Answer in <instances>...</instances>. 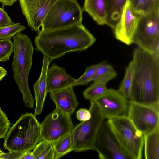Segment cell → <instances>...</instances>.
<instances>
[{"instance_id": "cell-1", "label": "cell", "mask_w": 159, "mask_h": 159, "mask_svg": "<svg viewBox=\"0 0 159 159\" xmlns=\"http://www.w3.org/2000/svg\"><path fill=\"white\" fill-rule=\"evenodd\" d=\"M133 72L130 99L159 112V57L139 47L133 52Z\"/></svg>"}, {"instance_id": "cell-2", "label": "cell", "mask_w": 159, "mask_h": 159, "mask_svg": "<svg viewBox=\"0 0 159 159\" xmlns=\"http://www.w3.org/2000/svg\"><path fill=\"white\" fill-rule=\"evenodd\" d=\"M96 41L94 36L80 23L51 30H39L34 43L35 49L51 61L68 52L84 51Z\"/></svg>"}, {"instance_id": "cell-3", "label": "cell", "mask_w": 159, "mask_h": 159, "mask_svg": "<svg viewBox=\"0 0 159 159\" xmlns=\"http://www.w3.org/2000/svg\"><path fill=\"white\" fill-rule=\"evenodd\" d=\"M13 77L22 94L24 103L27 107L34 108V99L29 88L28 78L32 65L34 48L30 37L21 32L13 37Z\"/></svg>"}, {"instance_id": "cell-4", "label": "cell", "mask_w": 159, "mask_h": 159, "mask_svg": "<svg viewBox=\"0 0 159 159\" xmlns=\"http://www.w3.org/2000/svg\"><path fill=\"white\" fill-rule=\"evenodd\" d=\"M40 124L34 114L27 112L10 127L4 138V148L11 152L31 151L40 140Z\"/></svg>"}, {"instance_id": "cell-5", "label": "cell", "mask_w": 159, "mask_h": 159, "mask_svg": "<svg viewBox=\"0 0 159 159\" xmlns=\"http://www.w3.org/2000/svg\"><path fill=\"white\" fill-rule=\"evenodd\" d=\"M107 122L120 145L130 159L142 158L144 135L128 117H115Z\"/></svg>"}, {"instance_id": "cell-6", "label": "cell", "mask_w": 159, "mask_h": 159, "mask_svg": "<svg viewBox=\"0 0 159 159\" xmlns=\"http://www.w3.org/2000/svg\"><path fill=\"white\" fill-rule=\"evenodd\" d=\"M83 12L77 1L57 0L43 21L41 30H53L82 23Z\"/></svg>"}, {"instance_id": "cell-7", "label": "cell", "mask_w": 159, "mask_h": 159, "mask_svg": "<svg viewBox=\"0 0 159 159\" xmlns=\"http://www.w3.org/2000/svg\"><path fill=\"white\" fill-rule=\"evenodd\" d=\"M90 102V118L74 127L70 132L75 151L93 150L97 133L105 119L95 101Z\"/></svg>"}, {"instance_id": "cell-8", "label": "cell", "mask_w": 159, "mask_h": 159, "mask_svg": "<svg viewBox=\"0 0 159 159\" xmlns=\"http://www.w3.org/2000/svg\"><path fill=\"white\" fill-rule=\"evenodd\" d=\"M159 40V9L140 16L133 39V43L151 52Z\"/></svg>"}, {"instance_id": "cell-9", "label": "cell", "mask_w": 159, "mask_h": 159, "mask_svg": "<svg viewBox=\"0 0 159 159\" xmlns=\"http://www.w3.org/2000/svg\"><path fill=\"white\" fill-rule=\"evenodd\" d=\"M41 125L40 140L54 142L70 133L74 126L71 116L56 108L48 115Z\"/></svg>"}, {"instance_id": "cell-10", "label": "cell", "mask_w": 159, "mask_h": 159, "mask_svg": "<svg viewBox=\"0 0 159 159\" xmlns=\"http://www.w3.org/2000/svg\"><path fill=\"white\" fill-rule=\"evenodd\" d=\"M93 150L101 159H130L120 145L107 121L100 126L93 145Z\"/></svg>"}, {"instance_id": "cell-11", "label": "cell", "mask_w": 159, "mask_h": 159, "mask_svg": "<svg viewBox=\"0 0 159 159\" xmlns=\"http://www.w3.org/2000/svg\"><path fill=\"white\" fill-rule=\"evenodd\" d=\"M93 101L105 119L128 117L130 101L118 90L107 89L103 94Z\"/></svg>"}, {"instance_id": "cell-12", "label": "cell", "mask_w": 159, "mask_h": 159, "mask_svg": "<svg viewBox=\"0 0 159 159\" xmlns=\"http://www.w3.org/2000/svg\"><path fill=\"white\" fill-rule=\"evenodd\" d=\"M129 101L128 117L138 130L144 135L159 126V112L150 107Z\"/></svg>"}, {"instance_id": "cell-13", "label": "cell", "mask_w": 159, "mask_h": 159, "mask_svg": "<svg viewBox=\"0 0 159 159\" xmlns=\"http://www.w3.org/2000/svg\"><path fill=\"white\" fill-rule=\"evenodd\" d=\"M140 16L134 12L131 0H126L120 18L113 29L116 38L127 45L133 43Z\"/></svg>"}, {"instance_id": "cell-14", "label": "cell", "mask_w": 159, "mask_h": 159, "mask_svg": "<svg viewBox=\"0 0 159 159\" xmlns=\"http://www.w3.org/2000/svg\"><path fill=\"white\" fill-rule=\"evenodd\" d=\"M57 0H19L29 27L38 31L49 11Z\"/></svg>"}, {"instance_id": "cell-15", "label": "cell", "mask_w": 159, "mask_h": 159, "mask_svg": "<svg viewBox=\"0 0 159 159\" xmlns=\"http://www.w3.org/2000/svg\"><path fill=\"white\" fill-rule=\"evenodd\" d=\"M73 87L70 86L50 92V98L55 103L56 108L70 116L74 112L78 105Z\"/></svg>"}, {"instance_id": "cell-16", "label": "cell", "mask_w": 159, "mask_h": 159, "mask_svg": "<svg viewBox=\"0 0 159 159\" xmlns=\"http://www.w3.org/2000/svg\"><path fill=\"white\" fill-rule=\"evenodd\" d=\"M76 79L66 73L64 68L53 64L48 67L46 75L47 92L73 86Z\"/></svg>"}, {"instance_id": "cell-17", "label": "cell", "mask_w": 159, "mask_h": 159, "mask_svg": "<svg viewBox=\"0 0 159 159\" xmlns=\"http://www.w3.org/2000/svg\"><path fill=\"white\" fill-rule=\"evenodd\" d=\"M51 61L43 56L42 70L40 76L33 85L35 93L36 107L34 115L36 116L41 114L47 93L46 75Z\"/></svg>"}, {"instance_id": "cell-18", "label": "cell", "mask_w": 159, "mask_h": 159, "mask_svg": "<svg viewBox=\"0 0 159 159\" xmlns=\"http://www.w3.org/2000/svg\"><path fill=\"white\" fill-rule=\"evenodd\" d=\"M82 9L98 25L106 24L108 12L106 0H84Z\"/></svg>"}, {"instance_id": "cell-19", "label": "cell", "mask_w": 159, "mask_h": 159, "mask_svg": "<svg viewBox=\"0 0 159 159\" xmlns=\"http://www.w3.org/2000/svg\"><path fill=\"white\" fill-rule=\"evenodd\" d=\"M144 156L146 159H159V126L144 135Z\"/></svg>"}, {"instance_id": "cell-20", "label": "cell", "mask_w": 159, "mask_h": 159, "mask_svg": "<svg viewBox=\"0 0 159 159\" xmlns=\"http://www.w3.org/2000/svg\"><path fill=\"white\" fill-rule=\"evenodd\" d=\"M126 0H106L107 9L106 25L113 29L119 20L123 7Z\"/></svg>"}, {"instance_id": "cell-21", "label": "cell", "mask_w": 159, "mask_h": 159, "mask_svg": "<svg viewBox=\"0 0 159 159\" xmlns=\"http://www.w3.org/2000/svg\"><path fill=\"white\" fill-rule=\"evenodd\" d=\"M52 143L54 153L53 159H58L73 151L72 139L70 133Z\"/></svg>"}, {"instance_id": "cell-22", "label": "cell", "mask_w": 159, "mask_h": 159, "mask_svg": "<svg viewBox=\"0 0 159 159\" xmlns=\"http://www.w3.org/2000/svg\"><path fill=\"white\" fill-rule=\"evenodd\" d=\"M117 74L113 67L105 61L102 62L91 81H97L105 84L116 77Z\"/></svg>"}, {"instance_id": "cell-23", "label": "cell", "mask_w": 159, "mask_h": 159, "mask_svg": "<svg viewBox=\"0 0 159 159\" xmlns=\"http://www.w3.org/2000/svg\"><path fill=\"white\" fill-rule=\"evenodd\" d=\"M133 72V62L130 61L125 68L123 79L120 84L118 90L127 99H130Z\"/></svg>"}, {"instance_id": "cell-24", "label": "cell", "mask_w": 159, "mask_h": 159, "mask_svg": "<svg viewBox=\"0 0 159 159\" xmlns=\"http://www.w3.org/2000/svg\"><path fill=\"white\" fill-rule=\"evenodd\" d=\"M32 152L35 159H53L54 150L52 143L41 140Z\"/></svg>"}, {"instance_id": "cell-25", "label": "cell", "mask_w": 159, "mask_h": 159, "mask_svg": "<svg viewBox=\"0 0 159 159\" xmlns=\"http://www.w3.org/2000/svg\"><path fill=\"white\" fill-rule=\"evenodd\" d=\"M134 12L139 16L159 9V0H131Z\"/></svg>"}, {"instance_id": "cell-26", "label": "cell", "mask_w": 159, "mask_h": 159, "mask_svg": "<svg viewBox=\"0 0 159 159\" xmlns=\"http://www.w3.org/2000/svg\"><path fill=\"white\" fill-rule=\"evenodd\" d=\"M83 92L85 99L94 100L103 94L107 90L106 84L97 81H93Z\"/></svg>"}, {"instance_id": "cell-27", "label": "cell", "mask_w": 159, "mask_h": 159, "mask_svg": "<svg viewBox=\"0 0 159 159\" xmlns=\"http://www.w3.org/2000/svg\"><path fill=\"white\" fill-rule=\"evenodd\" d=\"M26 27L19 23L0 27V40L11 39L17 33L21 32Z\"/></svg>"}, {"instance_id": "cell-28", "label": "cell", "mask_w": 159, "mask_h": 159, "mask_svg": "<svg viewBox=\"0 0 159 159\" xmlns=\"http://www.w3.org/2000/svg\"><path fill=\"white\" fill-rule=\"evenodd\" d=\"M102 62L94 64L86 68L84 73L78 79H76L74 86L79 85H87L91 81L97 70L100 66Z\"/></svg>"}, {"instance_id": "cell-29", "label": "cell", "mask_w": 159, "mask_h": 159, "mask_svg": "<svg viewBox=\"0 0 159 159\" xmlns=\"http://www.w3.org/2000/svg\"><path fill=\"white\" fill-rule=\"evenodd\" d=\"M13 49V43L11 39L0 40V61H9Z\"/></svg>"}, {"instance_id": "cell-30", "label": "cell", "mask_w": 159, "mask_h": 159, "mask_svg": "<svg viewBox=\"0 0 159 159\" xmlns=\"http://www.w3.org/2000/svg\"><path fill=\"white\" fill-rule=\"evenodd\" d=\"M10 125V122L7 115L0 107V139L5 138Z\"/></svg>"}, {"instance_id": "cell-31", "label": "cell", "mask_w": 159, "mask_h": 159, "mask_svg": "<svg viewBox=\"0 0 159 159\" xmlns=\"http://www.w3.org/2000/svg\"><path fill=\"white\" fill-rule=\"evenodd\" d=\"M14 23L3 8L0 7V27L11 25Z\"/></svg>"}, {"instance_id": "cell-32", "label": "cell", "mask_w": 159, "mask_h": 159, "mask_svg": "<svg viewBox=\"0 0 159 159\" xmlns=\"http://www.w3.org/2000/svg\"><path fill=\"white\" fill-rule=\"evenodd\" d=\"M76 117L79 120L83 121L89 120L91 118V114L89 110L81 108L77 111Z\"/></svg>"}, {"instance_id": "cell-33", "label": "cell", "mask_w": 159, "mask_h": 159, "mask_svg": "<svg viewBox=\"0 0 159 159\" xmlns=\"http://www.w3.org/2000/svg\"><path fill=\"white\" fill-rule=\"evenodd\" d=\"M23 153L11 152L8 153H4L3 152L0 155V159H20Z\"/></svg>"}, {"instance_id": "cell-34", "label": "cell", "mask_w": 159, "mask_h": 159, "mask_svg": "<svg viewBox=\"0 0 159 159\" xmlns=\"http://www.w3.org/2000/svg\"><path fill=\"white\" fill-rule=\"evenodd\" d=\"M20 159H35L31 151H27L23 153Z\"/></svg>"}, {"instance_id": "cell-35", "label": "cell", "mask_w": 159, "mask_h": 159, "mask_svg": "<svg viewBox=\"0 0 159 159\" xmlns=\"http://www.w3.org/2000/svg\"><path fill=\"white\" fill-rule=\"evenodd\" d=\"M18 0H0L3 8L6 6H12L14 3Z\"/></svg>"}, {"instance_id": "cell-36", "label": "cell", "mask_w": 159, "mask_h": 159, "mask_svg": "<svg viewBox=\"0 0 159 159\" xmlns=\"http://www.w3.org/2000/svg\"><path fill=\"white\" fill-rule=\"evenodd\" d=\"M7 71L5 69L0 66V81L6 75Z\"/></svg>"}, {"instance_id": "cell-37", "label": "cell", "mask_w": 159, "mask_h": 159, "mask_svg": "<svg viewBox=\"0 0 159 159\" xmlns=\"http://www.w3.org/2000/svg\"><path fill=\"white\" fill-rule=\"evenodd\" d=\"M3 152L0 149V155H1V154Z\"/></svg>"}, {"instance_id": "cell-38", "label": "cell", "mask_w": 159, "mask_h": 159, "mask_svg": "<svg viewBox=\"0 0 159 159\" xmlns=\"http://www.w3.org/2000/svg\"><path fill=\"white\" fill-rule=\"evenodd\" d=\"M71 0V1H77V0Z\"/></svg>"}]
</instances>
